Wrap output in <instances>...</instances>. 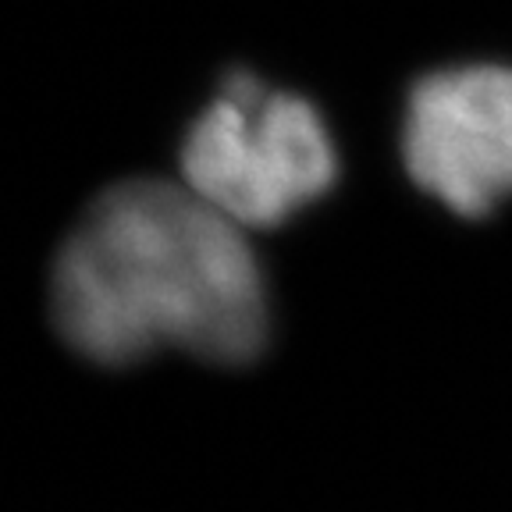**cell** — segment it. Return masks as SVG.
Listing matches in <instances>:
<instances>
[{"mask_svg": "<svg viewBox=\"0 0 512 512\" xmlns=\"http://www.w3.org/2000/svg\"><path fill=\"white\" fill-rule=\"evenodd\" d=\"M402 157L420 189L463 217L512 200V68L470 64L416 82Z\"/></svg>", "mask_w": 512, "mask_h": 512, "instance_id": "3957f363", "label": "cell"}, {"mask_svg": "<svg viewBox=\"0 0 512 512\" xmlns=\"http://www.w3.org/2000/svg\"><path fill=\"white\" fill-rule=\"evenodd\" d=\"M50 310L64 342L107 367L157 349L249 363L271 328L246 228L168 178H125L89 203L54 260Z\"/></svg>", "mask_w": 512, "mask_h": 512, "instance_id": "6da1fadb", "label": "cell"}, {"mask_svg": "<svg viewBox=\"0 0 512 512\" xmlns=\"http://www.w3.org/2000/svg\"><path fill=\"white\" fill-rule=\"evenodd\" d=\"M338 178L317 107L232 72L182 143V182L239 228H278Z\"/></svg>", "mask_w": 512, "mask_h": 512, "instance_id": "7a4b0ae2", "label": "cell"}]
</instances>
